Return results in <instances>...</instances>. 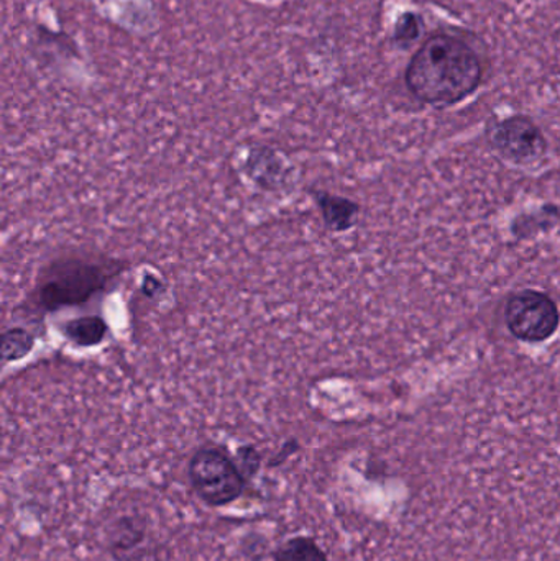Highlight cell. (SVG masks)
Returning <instances> with one entry per match:
<instances>
[{
    "mask_svg": "<svg viewBox=\"0 0 560 561\" xmlns=\"http://www.w3.org/2000/svg\"><path fill=\"white\" fill-rule=\"evenodd\" d=\"M296 450H298V445H296V442H293V444H286L285 447H283V450L276 455L275 460L270 461V467H278V465H282L286 458L292 457Z\"/></svg>",
    "mask_w": 560,
    "mask_h": 561,
    "instance_id": "obj_13",
    "label": "cell"
},
{
    "mask_svg": "<svg viewBox=\"0 0 560 561\" xmlns=\"http://www.w3.org/2000/svg\"><path fill=\"white\" fill-rule=\"evenodd\" d=\"M107 283L105 270L79 260L55 263L39 284V302L46 309L78 306L91 299Z\"/></svg>",
    "mask_w": 560,
    "mask_h": 561,
    "instance_id": "obj_4",
    "label": "cell"
},
{
    "mask_svg": "<svg viewBox=\"0 0 560 561\" xmlns=\"http://www.w3.org/2000/svg\"><path fill=\"white\" fill-rule=\"evenodd\" d=\"M490 147L508 163L532 167L548 153V138L529 115L516 114L487 128Z\"/></svg>",
    "mask_w": 560,
    "mask_h": 561,
    "instance_id": "obj_5",
    "label": "cell"
},
{
    "mask_svg": "<svg viewBox=\"0 0 560 561\" xmlns=\"http://www.w3.org/2000/svg\"><path fill=\"white\" fill-rule=\"evenodd\" d=\"M482 81L479 53L454 33H434L426 38L404 71L410 94L434 107L460 104L479 91Z\"/></svg>",
    "mask_w": 560,
    "mask_h": 561,
    "instance_id": "obj_1",
    "label": "cell"
},
{
    "mask_svg": "<svg viewBox=\"0 0 560 561\" xmlns=\"http://www.w3.org/2000/svg\"><path fill=\"white\" fill-rule=\"evenodd\" d=\"M260 463H262V458H260L259 451L253 447H243L239 450V468L242 470V473L247 477H252L256 471L260 470Z\"/></svg>",
    "mask_w": 560,
    "mask_h": 561,
    "instance_id": "obj_12",
    "label": "cell"
},
{
    "mask_svg": "<svg viewBox=\"0 0 560 561\" xmlns=\"http://www.w3.org/2000/svg\"><path fill=\"white\" fill-rule=\"evenodd\" d=\"M506 329L523 343H545L558 333L560 310L549 294L536 289L513 293L505 304Z\"/></svg>",
    "mask_w": 560,
    "mask_h": 561,
    "instance_id": "obj_3",
    "label": "cell"
},
{
    "mask_svg": "<svg viewBox=\"0 0 560 561\" xmlns=\"http://www.w3.org/2000/svg\"><path fill=\"white\" fill-rule=\"evenodd\" d=\"M187 478L196 496L210 507L236 503L247 486L239 465L219 447L199 448L187 465Z\"/></svg>",
    "mask_w": 560,
    "mask_h": 561,
    "instance_id": "obj_2",
    "label": "cell"
},
{
    "mask_svg": "<svg viewBox=\"0 0 560 561\" xmlns=\"http://www.w3.org/2000/svg\"><path fill=\"white\" fill-rule=\"evenodd\" d=\"M66 336L78 346H95L104 340L107 325L101 317H79L65 327Z\"/></svg>",
    "mask_w": 560,
    "mask_h": 561,
    "instance_id": "obj_9",
    "label": "cell"
},
{
    "mask_svg": "<svg viewBox=\"0 0 560 561\" xmlns=\"http://www.w3.org/2000/svg\"><path fill=\"white\" fill-rule=\"evenodd\" d=\"M273 561H329L328 553L312 537L296 536L273 552Z\"/></svg>",
    "mask_w": 560,
    "mask_h": 561,
    "instance_id": "obj_8",
    "label": "cell"
},
{
    "mask_svg": "<svg viewBox=\"0 0 560 561\" xmlns=\"http://www.w3.org/2000/svg\"><path fill=\"white\" fill-rule=\"evenodd\" d=\"M319 206H321L322 214H324L325 224L338 232L351 229L357 220V204L344 199V197L324 194V196H319Z\"/></svg>",
    "mask_w": 560,
    "mask_h": 561,
    "instance_id": "obj_7",
    "label": "cell"
},
{
    "mask_svg": "<svg viewBox=\"0 0 560 561\" xmlns=\"http://www.w3.org/2000/svg\"><path fill=\"white\" fill-rule=\"evenodd\" d=\"M2 346V358L7 363L19 362L32 350L33 336L26 330H7L3 333Z\"/></svg>",
    "mask_w": 560,
    "mask_h": 561,
    "instance_id": "obj_11",
    "label": "cell"
},
{
    "mask_svg": "<svg viewBox=\"0 0 560 561\" xmlns=\"http://www.w3.org/2000/svg\"><path fill=\"white\" fill-rule=\"evenodd\" d=\"M148 526L141 516H124L112 524L108 530V549L115 559H127L144 546Z\"/></svg>",
    "mask_w": 560,
    "mask_h": 561,
    "instance_id": "obj_6",
    "label": "cell"
},
{
    "mask_svg": "<svg viewBox=\"0 0 560 561\" xmlns=\"http://www.w3.org/2000/svg\"><path fill=\"white\" fill-rule=\"evenodd\" d=\"M423 19L420 13L404 12L395 22L391 42L397 48L410 49L423 35Z\"/></svg>",
    "mask_w": 560,
    "mask_h": 561,
    "instance_id": "obj_10",
    "label": "cell"
}]
</instances>
